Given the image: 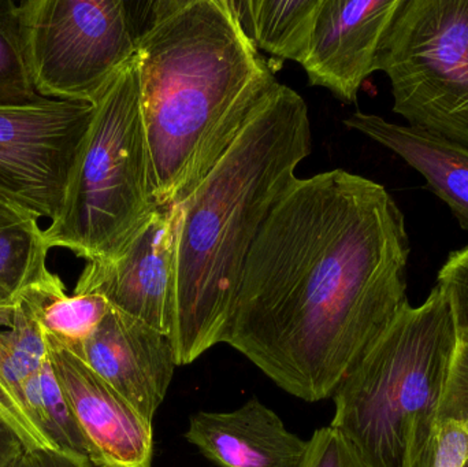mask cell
Returning a JSON list of instances; mask_svg holds the SVG:
<instances>
[{"instance_id":"cell-1","label":"cell","mask_w":468,"mask_h":467,"mask_svg":"<svg viewBox=\"0 0 468 467\" xmlns=\"http://www.w3.org/2000/svg\"><path fill=\"white\" fill-rule=\"evenodd\" d=\"M406 217L343 169L294 178L245 260L224 343L281 389L333 397L407 299Z\"/></svg>"},{"instance_id":"cell-2","label":"cell","mask_w":468,"mask_h":467,"mask_svg":"<svg viewBox=\"0 0 468 467\" xmlns=\"http://www.w3.org/2000/svg\"><path fill=\"white\" fill-rule=\"evenodd\" d=\"M137 40L140 104L158 208L180 205L278 84L230 0L150 3Z\"/></svg>"},{"instance_id":"cell-3","label":"cell","mask_w":468,"mask_h":467,"mask_svg":"<svg viewBox=\"0 0 468 467\" xmlns=\"http://www.w3.org/2000/svg\"><path fill=\"white\" fill-rule=\"evenodd\" d=\"M311 142L304 99L278 82L216 166L175 206L178 366L224 343L245 260Z\"/></svg>"},{"instance_id":"cell-4","label":"cell","mask_w":468,"mask_h":467,"mask_svg":"<svg viewBox=\"0 0 468 467\" xmlns=\"http://www.w3.org/2000/svg\"><path fill=\"white\" fill-rule=\"evenodd\" d=\"M458 331L439 287L395 323L333 394L330 428L359 467H431Z\"/></svg>"},{"instance_id":"cell-5","label":"cell","mask_w":468,"mask_h":467,"mask_svg":"<svg viewBox=\"0 0 468 467\" xmlns=\"http://www.w3.org/2000/svg\"><path fill=\"white\" fill-rule=\"evenodd\" d=\"M92 121L44 238L87 262L109 260L158 210L136 55L93 103Z\"/></svg>"},{"instance_id":"cell-6","label":"cell","mask_w":468,"mask_h":467,"mask_svg":"<svg viewBox=\"0 0 468 467\" xmlns=\"http://www.w3.org/2000/svg\"><path fill=\"white\" fill-rule=\"evenodd\" d=\"M378 70L407 125L468 151V0H403Z\"/></svg>"},{"instance_id":"cell-7","label":"cell","mask_w":468,"mask_h":467,"mask_svg":"<svg viewBox=\"0 0 468 467\" xmlns=\"http://www.w3.org/2000/svg\"><path fill=\"white\" fill-rule=\"evenodd\" d=\"M18 14L41 98L93 104L136 55L142 30L123 0H29Z\"/></svg>"},{"instance_id":"cell-8","label":"cell","mask_w":468,"mask_h":467,"mask_svg":"<svg viewBox=\"0 0 468 467\" xmlns=\"http://www.w3.org/2000/svg\"><path fill=\"white\" fill-rule=\"evenodd\" d=\"M93 111L58 99L0 103V196L52 221Z\"/></svg>"},{"instance_id":"cell-9","label":"cell","mask_w":468,"mask_h":467,"mask_svg":"<svg viewBox=\"0 0 468 467\" xmlns=\"http://www.w3.org/2000/svg\"><path fill=\"white\" fill-rule=\"evenodd\" d=\"M175 206L158 208L117 257L88 262L74 293H93L172 342L176 318Z\"/></svg>"},{"instance_id":"cell-10","label":"cell","mask_w":468,"mask_h":467,"mask_svg":"<svg viewBox=\"0 0 468 467\" xmlns=\"http://www.w3.org/2000/svg\"><path fill=\"white\" fill-rule=\"evenodd\" d=\"M403 0H322L307 57L313 87L356 103L363 82L378 71L385 36Z\"/></svg>"},{"instance_id":"cell-11","label":"cell","mask_w":468,"mask_h":467,"mask_svg":"<svg viewBox=\"0 0 468 467\" xmlns=\"http://www.w3.org/2000/svg\"><path fill=\"white\" fill-rule=\"evenodd\" d=\"M47 345L60 388L92 449L93 465L153 467V422L76 354Z\"/></svg>"},{"instance_id":"cell-12","label":"cell","mask_w":468,"mask_h":467,"mask_svg":"<svg viewBox=\"0 0 468 467\" xmlns=\"http://www.w3.org/2000/svg\"><path fill=\"white\" fill-rule=\"evenodd\" d=\"M71 353L150 422L178 366L169 337L112 307L90 339Z\"/></svg>"},{"instance_id":"cell-13","label":"cell","mask_w":468,"mask_h":467,"mask_svg":"<svg viewBox=\"0 0 468 467\" xmlns=\"http://www.w3.org/2000/svg\"><path fill=\"white\" fill-rule=\"evenodd\" d=\"M186 440L219 467H304L310 451L282 419L252 398L233 411H199Z\"/></svg>"},{"instance_id":"cell-14","label":"cell","mask_w":468,"mask_h":467,"mask_svg":"<svg viewBox=\"0 0 468 467\" xmlns=\"http://www.w3.org/2000/svg\"><path fill=\"white\" fill-rule=\"evenodd\" d=\"M48 359L46 337L22 299L0 312V417L27 449L55 451L41 400V376Z\"/></svg>"},{"instance_id":"cell-15","label":"cell","mask_w":468,"mask_h":467,"mask_svg":"<svg viewBox=\"0 0 468 467\" xmlns=\"http://www.w3.org/2000/svg\"><path fill=\"white\" fill-rule=\"evenodd\" d=\"M352 131L398 154L420 173L428 188L447 203L462 229L468 230V151L428 132L356 111L344 120Z\"/></svg>"},{"instance_id":"cell-16","label":"cell","mask_w":468,"mask_h":467,"mask_svg":"<svg viewBox=\"0 0 468 467\" xmlns=\"http://www.w3.org/2000/svg\"><path fill=\"white\" fill-rule=\"evenodd\" d=\"M49 249L38 217L0 196V312L52 273Z\"/></svg>"},{"instance_id":"cell-17","label":"cell","mask_w":468,"mask_h":467,"mask_svg":"<svg viewBox=\"0 0 468 467\" xmlns=\"http://www.w3.org/2000/svg\"><path fill=\"white\" fill-rule=\"evenodd\" d=\"M322 0H230L253 46L302 65Z\"/></svg>"},{"instance_id":"cell-18","label":"cell","mask_w":468,"mask_h":467,"mask_svg":"<svg viewBox=\"0 0 468 467\" xmlns=\"http://www.w3.org/2000/svg\"><path fill=\"white\" fill-rule=\"evenodd\" d=\"M22 301L37 321L47 342L73 351L90 339L112 306L93 293H66L65 285L55 273L30 287Z\"/></svg>"},{"instance_id":"cell-19","label":"cell","mask_w":468,"mask_h":467,"mask_svg":"<svg viewBox=\"0 0 468 467\" xmlns=\"http://www.w3.org/2000/svg\"><path fill=\"white\" fill-rule=\"evenodd\" d=\"M38 98L25 54L18 3L5 0L0 2V103H27Z\"/></svg>"},{"instance_id":"cell-20","label":"cell","mask_w":468,"mask_h":467,"mask_svg":"<svg viewBox=\"0 0 468 467\" xmlns=\"http://www.w3.org/2000/svg\"><path fill=\"white\" fill-rule=\"evenodd\" d=\"M437 287L450 303L458 334H468V246L451 252L440 269Z\"/></svg>"},{"instance_id":"cell-21","label":"cell","mask_w":468,"mask_h":467,"mask_svg":"<svg viewBox=\"0 0 468 467\" xmlns=\"http://www.w3.org/2000/svg\"><path fill=\"white\" fill-rule=\"evenodd\" d=\"M439 421H453L468 430V334H458V345L450 367Z\"/></svg>"},{"instance_id":"cell-22","label":"cell","mask_w":468,"mask_h":467,"mask_svg":"<svg viewBox=\"0 0 468 467\" xmlns=\"http://www.w3.org/2000/svg\"><path fill=\"white\" fill-rule=\"evenodd\" d=\"M468 461V430L453 421H439L431 467H463Z\"/></svg>"},{"instance_id":"cell-23","label":"cell","mask_w":468,"mask_h":467,"mask_svg":"<svg viewBox=\"0 0 468 467\" xmlns=\"http://www.w3.org/2000/svg\"><path fill=\"white\" fill-rule=\"evenodd\" d=\"M304 467H359L340 436L330 427L314 433Z\"/></svg>"},{"instance_id":"cell-24","label":"cell","mask_w":468,"mask_h":467,"mask_svg":"<svg viewBox=\"0 0 468 467\" xmlns=\"http://www.w3.org/2000/svg\"><path fill=\"white\" fill-rule=\"evenodd\" d=\"M14 467H96L90 461L51 450H29Z\"/></svg>"},{"instance_id":"cell-25","label":"cell","mask_w":468,"mask_h":467,"mask_svg":"<svg viewBox=\"0 0 468 467\" xmlns=\"http://www.w3.org/2000/svg\"><path fill=\"white\" fill-rule=\"evenodd\" d=\"M29 451L27 444L0 417V467H14Z\"/></svg>"},{"instance_id":"cell-26","label":"cell","mask_w":468,"mask_h":467,"mask_svg":"<svg viewBox=\"0 0 468 467\" xmlns=\"http://www.w3.org/2000/svg\"><path fill=\"white\" fill-rule=\"evenodd\" d=\"M463 467H468V461H467V462H466V465H464Z\"/></svg>"}]
</instances>
